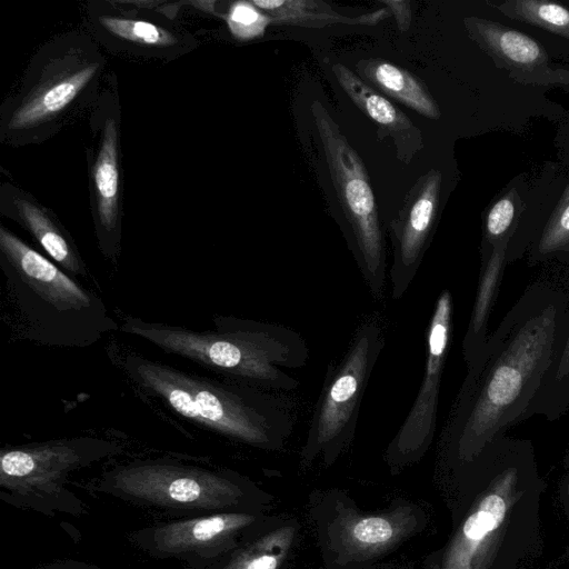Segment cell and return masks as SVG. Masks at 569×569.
<instances>
[{
  "mask_svg": "<svg viewBox=\"0 0 569 569\" xmlns=\"http://www.w3.org/2000/svg\"><path fill=\"white\" fill-rule=\"evenodd\" d=\"M451 328L452 297L449 290H443L435 303L427 329L426 362L419 390L407 417L389 445V456L395 460L418 458L432 441Z\"/></svg>",
  "mask_w": 569,
  "mask_h": 569,
  "instance_id": "30bf717a",
  "label": "cell"
},
{
  "mask_svg": "<svg viewBox=\"0 0 569 569\" xmlns=\"http://www.w3.org/2000/svg\"><path fill=\"white\" fill-rule=\"evenodd\" d=\"M214 328L192 330L128 316L120 331L162 351L262 390L289 391L299 381L287 370L307 365L309 349L296 331L270 322L213 317Z\"/></svg>",
  "mask_w": 569,
  "mask_h": 569,
  "instance_id": "277c9868",
  "label": "cell"
},
{
  "mask_svg": "<svg viewBox=\"0 0 569 569\" xmlns=\"http://www.w3.org/2000/svg\"><path fill=\"white\" fill-rule=\"evenodd\" d=\"M517 191L511 189L489 209L485 221V239L492 248L507 243L517 217Z\"/></svg>",
  "mask_w": 569,
  "mask_h": 569,
  "instance_id": "cb8c5ba5",
  "label": "cell"
},
{
  "mask_svg": "<svg viewBox=\"0 0 569 569\" xmlns=\"http://www.w3.org/2000/svg\"><path fill=\"white\" fill-rule=\"evenodd\" d=\"M295 537L293 527L278 528L236 552L214 569H279L287 558Z\"/></svg>",
  "mask_w": 569,
  "mask_h": 569,
  "instance_id": "7402d4cb",
  "label": "cell"
},
{
  "mask_svg": "<svg viewBox=\"0 0 569 569\" xmlns=\"http://www.w3.org/2000/svg\"><path fill=\"white\" fill-rule=\"evenodd\" d=\"M226 21L232 36L242 41L263 36L266 28L271 24V18L251 1L231 3Z\"/></svg>",
  "mask_w": 569,
  "mask_h": 569,
  "instance_id": "d4e9b609",
  "label": "cell"
},
{
  "mask_svg": "<svg viewBox=\"0 0 569 569\" xmlns=\"http://www.w3.org/2000/svg\"><path fill=\"white\" fill-rule=\"evenodd\" d=\"M311 113L332 183L351 233L353 254L373 297L386 287V259L375 194L362 159L323 104L313 100Z\"/></svg>",
  "mask_w": 569,
  "mask_h": 569,
  "instance_id": "52a82bcc",
  "label": "cell"
},
{
  "mask_svg": "<svg viewBox=\"0 0 569 569\" xmlns=\"http://www.w3.org/2000/svg\"><path fill=\"white\" fill-rule=\"evenodd\" d=\"M379 2L395 14L400 31L405 32L410 28L412 12L409 1L380 0Z\"/></svg>",
  "mask_w": 569,
  "mask_h": 569,
  "instance_id": "4316f807",
  "label": "cell"
},
{
  "mask_svg": "<svg viewBox=\"0 0 569 569\" xmlns=\"http://www.w3.org/2000/svg\"><path fill=\"white\" fill-rule=\"evenodd\" d=\"M90 174L98 246L106 258L116 261L120 250L121 214L119 131L113 117L103 122Z\"/></svg>",
  "mask_w": 569,
  "mask_h": 569,
  "instance_id": "4fadbf2b",
  "label": "cell"
},
{
  "mask_svg": "<svg viewBox=\"0 0 569 569\" xmlns=\"http://www.w3.org/2000/svg\"><path fill=\"white\" fill-rule=\"evenodd\" d=\"M122 451L119 442L91 436L8 446L0 451V485L12 497L53 493L71 472Z\"/></svg>",
  "mask_w": 569,
  "mask_h": 569,
  "instance_id": "9c48e42d",
  "label": "cell"
},
{
  "mask_svg": "<svg viewBox=\"0 0 569 569\" xmlns=\"http://www.w3.org/2000/svg\"><path fill=\"white\" fill-rule=\"evenodd\" d=\"M556 378L558 380L566 378L569 375V331L566 339V343L558 361Z\"/></svg>",
  "mask_w": 569,
  "mask_h": 569,
  "instance_id": "83f0119b",
  "label": "cell"
},
{
  "mask_svg": "<svg viewBox=\"0 0 569 569\" xmlns=\"http://www.w3.org/2000/svg\"><path fill=\"white\" fill-rule=\"evenodd\" d=\"M356 68L363 79L387 96L428 119L440 118L438 104L425 84L406 69L382 59H363Z\"/></svg>",
  "mask_w": 569,
  "mask_h": 569,
  "instance_id": "d6986e66",
  "label": "cell"
},
{
  "mask_svg": "<svg viewBox=\"0 0 569 569\" xmlns=\"http://www.w3.org/2000/svg\"><path fill=\"white\" fill-rule=\"evenodd\" d=\"M332 72L355 104L379 126L381 132L392 138L399 159L409 162L423 147L421 131L403 112L345 64H333Z\"/></svg>",
  "mask_w": 569,
  "mask_h": 569,
  "instance_id": "2e32d148",
  "label": "cell"
},
{
  "mask_svg": "<svg viewBox=\"0 0 569 569\" xmlns=\"http://www.w3.org/2000/svg\"><path fill=\"white\" fill-rule=\"evenodd\" d=\"M1 209L19 223L61 269L74 279L87 277L86 263L71 237L54 214L31 196L11 184L1 188Z\"/></svg>",
  "mask_w": 569,
  "mask_h": 569,
  "instance_id": "9a60e30c",
  "label": "cell"
},
{
  "mask_svg": "<svg viewBox=\"0 0 569 569\" xmlns=\"http://www.w3.org/2000/svg\"><path fill=\"white\" fill-rule=\"evenodd\" d=\"M256 521L246 512L224 511L182 518L136 531V545L157 558H176L208 568L230 550L237 536Z\"/></svg>",
  "mask_w": 569,
  "mask_h": 569,
  "instance_id": "8fae6325",
  "label": "cell"
},
{
  "mask_svg": "<svg viewBox=\"0 0 569 569\" xmlns=\"http://www.w3.org/2000/svg\"><path fill=\"white\" fill-rule=\"evenodd\" d=\"M123 371L177 417L248 446L278 448L295 426L288 399L243 382L211 379L137 353L124 358Z\"/></svg>",
  "mask_w": 569,
  "mask_h": 569,
  "instance_id": "3957f363",
  "label": "cell"
},
{
  "mask_svg": "<svg viewBox=\"0 0 569 569\" xmlns=\"http://www.w3.org/2000/svg\"><path fill=\"white\" fill-rule=\"evenodd\" d=\"M97 490L188 517L224 512L244 497V490L230 471L171 457L118 465L100 477Z\"/></svg>",
  "mask_w": 569,
  "mask_h": 569,
  "instance_id": "8992f818",
  "label": "cell"
},
{
  "mask_svg": "<svg viewBox=\"0 0 569 569\" xmlns=\"http://www.w3.org/2000/svg\"><path fill=\"white\" fill-rule=\"evenodd\" d=\"M271 18V24L325 28L333 24L373 27L390 16L387 8L356 17L343 16L321 0H252Z\"/></svg>",
  "mask_w": 569,
  "mask_h": 569,
  "instance_id": "ac0fdd59",
  "label": "cell"
},
{
  "mask_svg": "<svg viewBox=\"0 0 569 569\" xmlns=\"http://www.w3.org/2000/svg\"><path fill=\"white\" fill-rule=\"evenodd\" d=\"M104 60L83 34L61 36L37 53L1 109V140L40 142L53 134L98 84Z\"/></svg>",
  "mask_w": 569,
  "mask_h": 569,
  "instance_id": "5b68a950",
  "label": "cell"
},
{
  "mask_svg": "<svg viewBox=\"0 0 569 569\" xmlns=\"http://www.w3.org/2000/svg\"><path fill=\"white\" fill-rule=\"evenodd\" d=\"M415 525L413 516L400 508L385 515H346L336 532L342 551L353 558H368L393 547Z\"/></svg>",
  "mask_w": 569,
  "mask_h": 569,
  "instance_id": "e0dca14e",
  "label": "cell"
},
{
  "mask_svg": "<svg viewBox=\"0 0 569 569\" xmlns=\"http://www.w3.org/2000/svg\"><path fill=\"white\" fill-rule=\"evenodd\" d=\"M442 176L437 169L419 178L399 216L390 223L393 262L390 269L393 299H400L416 277L439 204Z\"/></svg>",
  "mask_w": 569,
  "mask_h": 569,
  "instance_id": "7c38bea8",
  "label": "cell"
},
{
  "mask_svg": "<svg viewBox=\"0 0 569 569\" xmlns=\"http://www.w3.org/2000/svg\"><path fill=\"white\" fill-rule=\"evenodd\" d=\"M507 505L496 493L486 496L466 519L459 535L449 547L441 569H472L473 558L485 541L505 518Z\"/></svg>",
  "mask_w": 569,
  "mask_h": 569,
  "instance_id": "44dd1931",
  "label": "cell"
},
{
  "mask_svg": "<svg viewBox=\"0 0 569 569\" xmlns=\"http://www.w3.org/2000/svg\"><path fill=\"white\" fill-rule=\"evenodd\" d=\"M463 23L469 37L517 79L569 83V72L548 68L546 50L529 36L478 17H467Z\"/></svg>",
  "mask_w": 569,
  "mask_h": 569,
  "instance_id": "5bb4252c",
  "label": "cell"
},
{
  "mask_svg": "<svg viewBox=\"0 0 569 569\" xmlns=\"http://www.w3.org/2000/svg\"><path fill=\"white\" fill-rule=\"evenodd\" d=\"M94 20L100 34L133 53L167 56L181 47L178 34L147 20L113 14H98Z\"/></svg>",
  "mask_w": 569,
  "mask_h": 569,
  "instance_id": "ffe728a7",
  "label": "cell"
},
{
  "mask_svg": "<svg viewBox=\"0 0 569 569\" xmlns=\"http://www.w3.org/2000/svg\"><path fill=\"white\" fill-rule=\"evenodd\" d=\"M0 268L13 335L58 348H87L120 329L102 299L0 226Z\"/></svg>",
  "mask_w": 569,
  "mask_h": 569,
  "instance_id": "7a4b0ae2",
  "label": "cell"
},
{
  "mask_svg": "<svg viewBox=\"0 0 569 569\" xmlns=\"http://www.w3.org/2000/svg\"><path fill=\"white\" fill-rule=\"evenodd\" d=\"M569 251V184L552 211L538 242V252Z\"/></svg>",
  "mask_w": 569,
  "mask_h": 569,
  "instance_id": "484cf974",
  "label": "cell"
},
{
  "mask_svg": "<svg viewBox=\"0 0 569 569\" xmlns=\"http://www.w3.org/2000/svg\"><path fill=\"white\" fill-rule=\"evenodd\" d=\"M565 299L555 290L530 289L481 349L468 373L446 432L460 456L477 453L525 416L546 373L565 347Z\"/></svg>",
  "mask_w": 569,
  "mask_h": 569,
  "instance_id": "6da1fadb",
  "label": "cell"
},
{
  "mask_svg": "<svg viewBox=\"0 0 569 569\" xmlns=\"http://www.w3.org/2000/svg\"><path fill=\"white\" fill-rule=\"evenodd\" d=\"M498 10L510 19L527 22L569 40V9L545 0H509Z\"/></svg>",
  "mask_w": 569,
  "mask_h": 569,
  "instance_id": "603a6c76",
  "label": "cell"
},
{
  "mask_svg": "<svg viewBox=\"0 0 569 569\" xmlns=\"http://www.w3.org/2000/svg\"><path fill=\"white\" fill-rule=\"evenodd\" d=\"M383 347L381 327L367 321L357 329L341 360L329 367L310 420L306 460L320 452L333 455L352 438L366 387Z\"/></svg>",
  "mask_w": 569,
  "mask_h": 569,
  "instance_id": "ba28073f",
  "label": "cell"
}]
</instances>
